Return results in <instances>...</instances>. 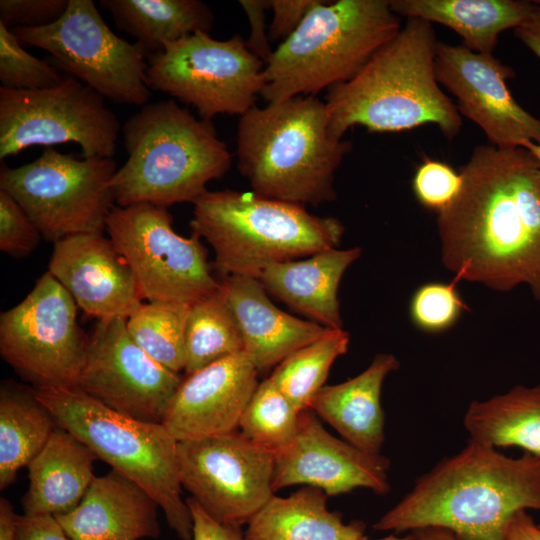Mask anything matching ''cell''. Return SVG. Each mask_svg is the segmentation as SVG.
Listing matches in <instances>:
<instances>
[{"label":"cell","mask_w":540,"mask_h":540,"mask_svg":"<svg viewBox=\"0 0 540 540\" xmlns=\"http://www.w3.org/2000/svg\"><path fill=\"white\" fill-rule=\"evenodd\" d=\"M462 187L438 213L444 266L458 280L508 292L529 286L540 302V164L523 147L479 145Z\"/></svg>","instance_id":"6da1fadb"},{"label":"cell","mask_w":540,"mask_h":540,"mask_svg":"<svg viewBox=\"0 0 540 540\" xmlns=\"http://www.w3.org/2000/svg\"><path fill=\"white\" fill-rule=\"evenodd\" d=\"M540 511V458L509 457L469 440L419 477L374 525L402 533L437 527L456 540H503L512 516Z\"/></svg>","instance_id":"7a4b0ae2"},{"label":"cell","mask_w":540,"mask_h":540,"mask_svg":"<svg viewBox=\"0 0 540 540\" xmlns=\"http://www.w3.org/2000/svg\"><path fill=\"white\" fill-rule=\"evenodd\" d=\"M437 43L430 22L408 18L354 77L329 88L331 133L343 138L356 125L383 133L435 124L453 139L462 118L436 79Z\"/></svg>","instance_id":"3957f363"},{"label":"cell","mask_w":540,"mask_h":540,"mask_svg":"<svg viewBox=\"0 0 540 540\" xmlns=\"http://www.w3.org/2000/svg\"><path fill=\"white\" fill-rule=\"evenodd\" d=\"M236 144L254 193L303 206L336 198L334 175L351 149L331 133L327 105L314 95L254 106L239 119Z\"/></svg>","instance_id":"277c9868"},{"label":"cell","mask_w":540,"mask_h":540,"mask_svg":"<svg viewBox=\"0 0 540 540\" xmlns=\"http://www.w3.org/2000/svg\"><path fill=\"white\" fill-rule=\"evenodd\" d=\"M122 137L128 158L110 182L121 207L193 204L232 162L211 121L197 119L175 100L144 105L125 121Z\"/></svg>","instance_id":"5b68a950"},{"label":"cell","mask_w":540,"mask_h":540,"mask_svg":"<svg viewBox=\"0 0 540 540\" xmlns=\"http://www.w3.org/2000/svg\"><path fill=\"white\" fill-rule=\"evenodd\" d=\"M193 205L192 234L211 245L223 277L258 278L271 264L338 247L344 234L337 218L254 192L207 190Z\"/></svg>","instance_id":"8992f818"},{"label":"cell","mask_w":540,"mask_h":540,"mask_svg":"<svg viewBox=\"0 0 540 540\" xmlns=\"http://www.w3.org/2000/svg\"><path fill=\"white\" fill-rule=\"evenodd\" d=\"M401 28L389 1L320 0L265 64L261 96H316L346 82Z\"/></svg>","instance_id":"52a82bcc"},{"label":"cell","mask_w":540,"mask_h":540,"mask_svg":"<svg viewBox=\"0 0 540 540\" xmlns=\"http://www.w3.org/2000/svg\"><path fill=\"white\" fill-rule=\"evenodd\" d=\"M62 428L98 459L144 489L181 540H193L190 509L181 497L178 441L162 423L145 422L111 410L79 388L34 389Z\"/></svg>","instance_id":"ba28073f"},{"label":"cell","mask_w":540,"mask_h":540,"mask_svg":"<svg viewBox=\"0 0 540 540\" xmlns=\"http://www.w3.org/2000/svg\"><path fill=\"white\" fill-rule=\"evenodd\" d=\"M113 158L77 159L46 147L30 163L4 168L0 189L11 195L53 244L79 234H103L116 206Z\"/></svg>","instance_id":"9c48e42d"},{"label":"cell","mask_w":540,"mask_h":540,"mask_svg":"<svg viewBox=\"0 0 540 540\" xmlns=\"http://www.w3.org/2000/svg\"><path fill=\"white\" fill-rule=\"evenodd\" d=\"M149 87L194 106L201 119L242 116L264 87L265 64L240 35L213 39L198 31L166 44L147 59Z\"/></svg>","instance_id":"30bf717a"},{"label":"cell","mask_w":540,"mask_h":540,"mask_svg":"<svg viewBox=\"0 0 540 540\" xmlns=\"http://www.w3.org/2000/svg\"><path fill=\"white\" fill-rule=\"evenodd\" d=\"M105 231L131 268L147 302L192 305L221 285L211 273L200 238L176 233L167 207L116 205Z\"/></svg>","instance_id":"8fae6325"},{"label":"cell","mask_w":540,"mask_h":540,"mask_svg":"<svg viewBox=\"0 0 540 540\" xmlns=\"http://www.w3.org/2000/svg\"><path fill=\"white\" fill-rule=\"evenodd\" d=\"M11 30L22 45L47 51L70 76L104 98L137 106L150 99L149 53L117 36L92 0H69L63 16L49 26Z\"/></svg>","instance_id":"7c38bea8"},{"label":"cell","mask_w":540,"mask_h":540,"mask_svg":"<svg viewBox=\"0 0 540 540\" xmlns=\"http://www.w3.org/2000/svg\"><path fill=\"white\" fill-rule=\"evenodd\" d=\"M104 99L73 76L49 89L0 87V159L68 142L77 143L85 158H112L121 126Z\"/></svg>","instance_id":"4fadbf2b"},{"label":"cell","mask_w":540,"mask_h":540,"mask_svg":"<svg viewBox=\"0 0 540 540\" xmlns=\"http://www.w3.org/2000/svg\"><path fill=\"white\" fill-rule=\"evenodd\" d=\"M77 309L47 271L21 302L1 313V357L34 389L78 388L89 337L77 323Z\"/></svg>","instance_id":"5bb4252c"},{"label":"cell","mask_w":540,"mask_h":540,"mask_svg":"<svg viewBox=\"0 0 540 540\" xmlns=\"http://www.w3.org/2000/svg\"><path fill=\"white\" fill-rule=\"evenodd\" d=\"M179 478L217 522L241 528L274 495V452L239 430L178 442Z\"/></svg>","instance_id":"9a60e30c"},{"label":"cell","mask_w":540,"mask_h":540,"mask_svg":"<svg viewBox=\"0 0 540 540\" xmlns=\"http://www.w3.org/2000/svg\"><path fill=\"white\" fill-rule=\"evenodd\" d=\"M183 377L153 360L130 337L126 319L98 320L78 388L113 411L162 423Z\"/></svg>","instance_id":"2e32d148"},{"label":"cell","mask_w":540,"mask_h":540,"mask_svg":"<svg viewBox=\"0 0 540 540\" xmlns=\"http://www.w3.org/2000/svg\"><path fill=\"white\" fill-rule=\"evenodd\" d=\"M435 74L457 99L460 115L479 126L493 146L540 143V119L513 98L506 80L514 72L493 54L475 52L463 43L438 42Z\"/></svg>","instance_id":"e0dca14e"},{"label":"cell","mask_w":540,"mask_h":540,"mask_svg":"<svg viewBox=\"0 0 540 540\" xmlns=\"http://www.w3.org/2000/svg\"><path fill=\"white\" fill-rule=\"evenodd\" d=\"M389 467L383 455L368 454L331 435L308 408L300 413L293 439L274 453L273 490L305 484L328 496L356 488L384 495L390 491Z\"/></svg>","instance_id":"ac0fdd59"},{"label":"cell","mask_w":540,"mask_h":540,"mask_svg":"<svg viewBox=\"0 0 540 540\" xmlns=\"http://www.w3.org/2000/svg\"><path fill=\"white\" fill-rule=\"evenodd\" d=\"M53 245L48 271L86 314L127 319L144 303L131 268L109 237L79 234Z\"/></svg>","instance_id":"d6986e66"},{"label":"cell","mask_w":540,"mask_h":540,"mask_svg":"<svg viewBox=\"0 0 540 540\" xmlns=\"http://www.w3.org/2000/svg\"><path fill=\"white\" fill-rule=\"evenodd\" d=\"M258 373L240 352L187 375L162 424L178 442L237 431L259 384Z\"/></svg>","instance_id":"ffe728a7"},{"label":"cell","mask_w":540,"mask_h":540,"mask_svg":"<svg viewBox=\"0 0 540 540\" xmlns=\"http://www.w3.org/2000/svg\"><path fill=\"white\" fill-rule=\"evenodd\" d=\"M156 501L116 470L95 477L79 505L55 516L71 540H139L160 535Z\"/></svg>","instance_id":"44dd1931"},{"label":"cell","mask_w":540,"mask_h":540,"mask_svg":"<svg viewBox=\"0 0 540 540\" xmlns=\"http://www.w3.org/2000/svg\"><path fill=\"white\" fill-rule=\"evenodd\" d=\"M221 286L238 321L243 352L259 372L277 366L328 329L277 308L258 278L226 276Z\"/></svg>","instance_id":"7402d4cb"},{"label":"cell","mask_w":540,"mask_h":540,"mask_svg":"<svg viewBox=\"0 0 540 540\" xmlns=\"http://www.w3.org/2000/svg\"><path fill=\"white\" fill-rule=\"evenodd\" d=\"M361 249L330 248L305 259L267 266L258 279L268 293L326 328L340 329L343 322L337 297L347 268L359 258Z\"/></svg>","instance_id":"603a6c76"},{"label":"cell","mask_w":540,"mask_h":540,"mask_svg":"<svg viewBox=\"0 0 540 540\" xmlns=\"http://www.w3.org/2000/svg\"><path fill=\"white\" fill-rule=\"evenodd\" d=\"M399 367L394 355L378 354L357 376L322 387L310 409L338 431L345 441L368 454L380 455L385 441L382 385L386 376Z\"/></svg>","instance_id":"cb8c5ba5"},{"label":"cell","mask_w":540,"mask_h":540,"mask_svg":"<svg viewBox=\"0 0 540 540\" xmlns=\"http://www.w3.org/2000/svg\"><path fill=\"white\" fill-rule=\"evenodd\" d=\"M94 452L68 431L56 429L29 463L25 515H62L75 509L96 477Z\"/></svg>","instance_id":"d4e9b609"},{"label":"cell","mask_w":540,"mask_h":540,"mask_svg":"<svg viewBox=\"0 0 540 540\" xmlns=\"http://www.w3.org/2000/svg\"><path fill=\"white\" fill-rule=\"evenodd\" d=\"M328 495L305 486L288 497L273 495L250 519L244 540H360L366 525L344 523L342 514L327 508Z\"/></svg>","instance_id":"484cf974"},{"label":"cell","mask_w":540,"mask_h":540,"mask_svg":"<svg viewBox=\"0 0 540 540\" xmlns=\"http://www.w3.org/2000/svg\"><path fill=\"white\" fill-rule=\"evenodd\" d=\"M397 15L442 24L471 50L492 54L499 35L520 26L534 3L515 0H391Z\"/></svg>","instance_id":"4316f807"},{"label":"cell","mask_w":540,"mask_h":540,"mask_svg":"<svg viewBox=\"0 0 540 540\" xmlns=\"http://www.w3.org/2000/svg\"><path fill=\"white\" fill-rule=\"evenodd\" d=\"M463 425L469 440L492 448L517 447L540 458V385H517L484 401H473Z\"/></svg>","instance_id":"83f0119b"},{"label":"cell","mask_w":540,"mask_h":540,"mask_svg":"<svg viewBox=\"0 0 540 540\" xmlns=\"http://www.w3.org/2000/svg\"><path fill=\"white\" fill-rule=\"evenodd\" d=\"M115 25L150 54L198 31L209 33L214 15L199 0H102Z\"/></svg>","instance_id":"f1b7e54d"},{"label":"cell","mask_w":540,"mask_h":540,"mask_svg":"<svg viewBox=\"0 0 540 540\" xmlns=\"http://www.w3.org/2000/svg\"><path fill=\"white\" fill-rule=\"evenodd\" d=\"M58 427L49 410L30 390L5 383L0 390V489L16 479Z\"/></svg>","instance_id":"f546056e"},{"label":"cell","mask_w":540,"mask_h":540,"mask_svg":"<svg viewBox=\"0 0 540 540\" xmlns=\"http://www.w3.org/2000/svg\"><path fill=\"white\" fill-rule=\"evenodd\" d=\"M185 347L186 375L244 351L238 321L221 285L190 305Z\"/></svg>","instance_id":"4dcf8cb0"},{"label":"cell","mask_w":540,"mask_h":540,"mask_svg":"<svg viewBox=\"0 0 540 540\" xmlns=\"http://www.w3.org/2000/svg\"><path fill=\"white\" fill-rule=\"evenodd\" d=\"M349 343L350 335L343 328H328L319 338L286 357L269 378L298 410L308 409L325 386L333 362L347 352Z\"/></svg>","instance_id":"1f68e13d"},{"label":"cell","mask_w":540,"mask_h":540,"mask_svg":"<svg viewBox=\"0 0 540 540\" xmlns=\"http://www.w3.org/2000/svg\"><path fill=\"white\" fill-rule=\"evenodd\" d=\"M190 305L146 302L126 319L133 341L153 360L171 371L185 370V331Z\"/></svg>","instance_id":"d6a6232c"},{"label":"cell","mask_w":540,"mask_h":540,"mask_svg":"<svg viewBox=\"0 0 540 540\" xmlns=\"http://www.w3.org/2000/svg\"><path fill=\"white\" fill-rule=\"evenodd\" d=\"M300 413L268 377L258 384L238 430L250 441L275 453L295 436Z\"/></svg>","instance_id":"836d02e7"},{"label":"cell","mask_w":540,"mask_h":540,"mask_svg":"<svg viewBox=\"0 0 540 540\" xmlns=\"http://www.w3.org/2000/svg\"><path fill=\"white\" fill-rule=\"evenodd\" d=\"M64 77L53 65L25 50L11 28L0 22L1 87L17 90L49 89L59 85Z\"/></svg>","instance_id":"e575fe53"},{"label":"cell","mask_w":540,"mask_h":540,"mask_svg":"<svg viewBox=\"0 0 540 540\" xmlns=\"http://www.w3.org/2000/svg\"><path fill=\"white\" fill-rule=\"evenodd\" d=\"M458 279L450 283L431 282L420 286L410 301L414 325L428 333L443 332L452 327L463 311L468 310L457 291Z\"/></svg>","instance_id":"d590c367"},{"label":"cell","mask_w":540,"mask_h":540,"mask_svg":"<svg viewBox=\"0 0 540 540\" xmlns=\"http://www.w3.org/2000/svg\"><path fill=\"white\" fill-rule=\"evenodd\" d=\"M462 182L461 173L449 164L426 158L416 169L412 188L421 205L440 213L457 198Z\"/></svg>","instance_id":"8d00e7d4"},{"label":"cell","mask_w":540,"mask_h":540,"mask_svg":"<svg viewBox=\"0 0 540 540\" xmlns=\"http://www.w3.org/2000/svg\"><path fill=\"white\" fill-rule=\"evenodd\" d=\"M42 237L18 202L0 189V250L13 257H25L36 249Z\"/></svg>","instance_id":"74e56055"},{"label":"cell","mask_w":540,"mask_h":540,"mask_svg":"<svg viewBox=\"0 0 540 540\" xmlns=\"http://www.w3.org/2000/svg\"><path fill=\"white\" fill-rule=\"evenodd\" d=\"M69 0H1L0 22L7 27L40 28L59 20Z\"/></svg>","instance_id":"f35d334b"},{"label":"cell","mask_w":540,"mask_h":540,"mask_svg":"<svg viewBox=\"0 0 540 540\" xmlns=\"http://www.w3.org/2000/svg\"><path fill=\"white\" fill-rule=\"evenodd\" d=\"M320 0H269L273 12L269 39L288 38Z\"/></svg>","instance_id":"ab89813d"},{"label":"cell","mask_w":540,"mask_h":540,"mask_svg":"<svg viewBox=\"0 0 540 540\" xmlns=\"http://www.w3.org/2000/svg\"><path fill=\"white\" fill-rule=\"evenodd\" d=\"M239 4L245 11L250 23V35L245 40L247 48L264 64L268 62L273 51L266 34L265 12L269 9L268 0H241Z\"/></svg>","instance_id":"60d3db41"},{"label":"cell","mask_w":540,"mask_h":540,"mask_svg":"<svg viewBox=\"0 0 540 540\" xmlns=\"http://www.w3.org/2000/svg\"><path fill=\"white\" fill-rule=\"evenodd\" d=\"M15 540H71L52 515H18L14 520Z\"/></svg>","instance_id":"b9f144b4"},{"label":"cell","mask_w":540,"mask_h":540,"mask_svg":"<svg viewBox=\"0 0 540 540\" xmlns=\"http://www.w3.org/2000/svg\"><path fill=\"white\" fill-rule=\"evenodd\" d=\"M186 503L193 520V540H244L241 528L217 522L192 497Z\"/></svg>","instance_id":"7bdbcfd3"},{"label":"cell","mask_w":540,"mask_h":540,"mask_svg":"<svg viewBox=\"0 0 540 540\" xmlns=\"http://www.w3.org/2000/svg\"><path fill=\"white\" fill-rule=\"evenodd\" d=\"M503 540H540V526L528 511H519L509 521Z\"/></svg>","instance_id":"ee69618b"},{"label":"cell","mask_w":540,"mask_h":540,"mask_svg":"<svg viewBox=\"0 0 540 540\" xmlns=\"http://www.w3.org/2000/svg\"><path fill=\"white\" fill-rule=\"evenodd\" d=\"M516 37L540 59V3L534 2L529 17L514 29Z\"/></svg>","instance_id":"f6af8a7d"},{"label":"cell","mask_w":540,"mask_h":540,"mask_svg":"<svg viewBox=\"0 0 540 540\" xmlns=\"http://www.w3.org/2000/svg\"><path fill=\"white\" fill-rule=\"evenodd\" d=\"M16 513L12 504L5 498L0 499V540H15L14 520Z\"/></svg>","instance_id":"bcb514c9"},{"label":"cell","mask_w":540,"mask_h":540,"mask_svg":"<svg viewBox=\"0 0 540 540\" xmlns=\"http://www.w3.org/2000/svg\"><path fill=\"white\" fill-rule=\"evenodd\" d=\"M414 532L418 540H456L450 531L443 528L429 527Z\"/></svg>","instance_id":"7dc6e473"},{"label":"cell","mask_w":540,"mask_h":540,"mask_svg":"<svg viewBox=\"0 0 540 540\" xmlns=\"http://www.w3.org/2000/svg\"><path fill=\"white\" fill-rule=\"evenodd\" d=\"M360 540H418L417 535L414 531L410 532L405 536H396L395 534L388 535L379 539H368L366 536Z\"/></svg>","instance_id":"c3c4849f"},{"label":"cell","mask_w":540,"mask_h":540,"mask_svg":"<svg viewBox=\"0 0 540 540\" xmlns=\"http://www.w3.org/2000/svg\"><path fill=\"white\" fill-rule=\"evenodd\" d=\"M522 147L527 149L540 164V143L526 142Z\"/></svg>","instance_id":"681fc988"},{"label":"cell","mask_w":540,"mask_h":540,"mask_svg":"<svg viewBox=\"0 0 540 540\" xmlns=\"http://www.w3.org/2000/svg\"><path fill=\"white\" fill-rule=\"evenodd\" d=\"M540 3V1H538Z\"/></svg>","instance_id":"f907efd6"},{"label":"cell","mask_w":540,"mask_h":540,"mask_svg":"<svg viewBox=\"0 0 540 540\" xmlns=\"http://www.w3.org/2000/svg\"><path fill=\"white\" fill-rule=\"evenodd\" d=\"M540 526V525H539Z\"/></svg>","instance_id":"816d5d0a"}]
</instances>
